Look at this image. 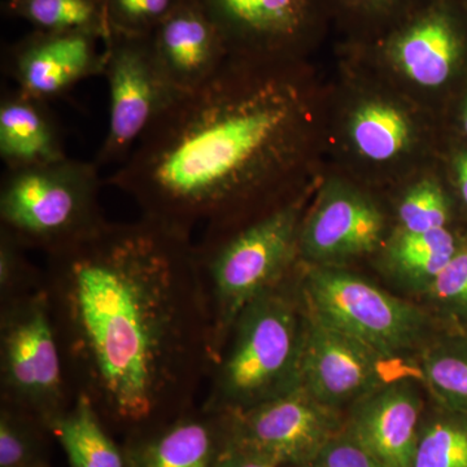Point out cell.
<instances>
[{
    "label": "cell",
    "mask_w": 467,
    "mask_h": 467,
    "mask_svg": "<svg viewBox=\"0 0 467 467\" xmlns=\"http://www.w3.org/2000/svg\"><path fill=\"white\" fill-rule=\"evenodd\" d=\"M149 36L156 61L180 95L204 85L230 57L223 36L196 0H180Z\"/></svg>",
    "instance_id": "14"
},
{
    "label": "cell",
    "mask_w": 467,
    "mask_h": 467,
    "mask_svg": "<svg viewBox=\"0 0 467 467\" xmlns=\"http://www.w3.org/2000/svg\"><path fill=\"white\" fill-rule=\"evenodd\" d=\"M425 291L439 308L467 313V247L457 250Z\"/></svg>",
    "instance_id": "30"
},
{
    "label": "cell",
    "mask_w": 467,
    "mask_h": 467,
    "mask_svg": "<svg viewBox=\"0 0 467 467\" xmlns=\"http://www.w3.org/2000/svg\"><path fill=\"white\" fill-rule=\"evenodd\" d=\"M33 467H51V466H50V463H48V465H39V466H33Z\"/></svg>",
    "instance_id": "36"
},
{
    "label": "cell",
    "mask_w": 467,
    "mask_h": 467,
    "mask_svg": "<svg viewBox=\"0 0 467 467\" xmlns=\"http://www.w3.org/2000/svg\"><path fill=\"white\" fill-rule=\"evenodd\" d=\"M315 467H386L346 431L334 436L317 459Z\"/></svg>",
    "instance_id": "31"
},
{
    "label": "cell",
    "mask_w": 467,
    "mask_h": 467,
    "mask_svg": "<svg viewBox=\"0 0 467 467\" xmlns=\"http://www.w3.org/2000/svg\"><path fill=\"white\" fill-rule=\"evenodd\" d=\"M48 427L24 411L0 405V467L48 465Z\"/></svg>",
    "instance_id": "23"
},
{
    "label": "cell",
    "mask_w": 467,
    "mask_h": 467,
    "mask_svg": "<svg viewBox=\"0 0 467 467\" xmlns=\"http://www.w3.org/2000/svg\"><path fill=\"white\" fill-rule=\"evenodd\" d=\"M285 61L230 55L171 104L106 183L143 216L192 236L238 229L288 205L279 195L301 110Z\"/></svg>",
    "instance_id": "2"
},
{
    "label": "cell",
    "mask_w": 467,
    "mask_h": 467,
    "mask_svg": "<svg viewBox=\"0 0 467 467\" xmlns=\"http://www.w3.org/2000/svg\"><path fill=\"white\" fill-rule=\"evenodd\" d=\"M227 444V414L202 407L122 441L129 467H217Z\"/></svg>",
    "instance_id": "16"
},
{
    "label": "cell",
    "mask_w": 467,
    "mask_h": 467,
    "mask_svg": "<svg viewBox=\"0 0 467 467\" xmlns=\"http://www.w3.org/2000/svg\"><path fill=\"white\" fill-rule=\"evenodd\" d=\"M423 401L410 380L380 384L355 402L344 427L386 467H413Z\"/></svg>",
    "instance_id": "15"
},
{
    "label": "cell",
    "mask_w": 467,
    "mask_h": 467,
    "mask_svg": "<svg viewBox=\"0 0 467 467\" xmlns=\"http://www.w3.org/2000/svg\"><path fill=\"white\" fill-rule=\"evenodd\" d=\"M0 158L5 169L36 167L67 158L60 126L47 101L16 88L3 92Z\"/></svg>",
    "instance_id": "18"
},
{
    "label": "cell",
    "mask_w": 467,
    "mask_h": 467,
    "mask_svg": "<svg viewBox=\"0 0 467 467\" xmlns=\"http://www.w3.org/2000/svg\"><path fill=\"white\" fill-rule=\"evenodd\" d=\"M227 418L229 441L276 467L312 465L344 430L339 409L322 404L303 386Z\"/></svg>",
    "instance_id": "9"
},
{
    "label": "cell",
    "mask_w": 467,
    "mask_h": 467,
    "mask_svg": "<svg viewBox=\"0 0 467 467\" xmlns=\"http://www.w3.org/2000/svg\"><path fill=\"white\" fill-rule=\"evenodd\" d=\"M383 230L382 213L373 202L356 193H333L301 227L299 248L316 263L352 259L376 250Z\"/></svg>",
    "instance_id": "17"
},
{
    "label": "cell",
    "mask_w": 467,
    "mask_h": 467,
    "mask_svg": "<svg viewBox=\"0 0 467 467\" xmlns=\"http://www.w3.org/2000/svg\"><path fill=\"white\" fill-rule=\"evenodd\" d=\"M444 192L434 181H422L409 190L399 207L401 232L425 233L442 229L448 223Z\"/></svg>",
    "instance_id": "28"
},
{
    "label": "cell",
    "mask_w": 467,
    "mask_h": 467,
    "mask_svg": "<svg viewBox=\"0 0 467 467\" xmlns=\"http://www.w3.org/2000/svg\"><path fill=\"white\" fill-rule=\"evenodd\" d=\"M217 467H276L259 454L236 447L229 441Z\"/></svg>",
    "instance_id": "32"
},
{
    "label": "cell",
    "mask_w": 467,
    "mask_h": 467,
    "mask_svg": "<svg viewBox=\"0 0 467 467\" xmlns=\"http://www.w3.org/2000/svg\"><path fill=\"white\" fill-rule=\"evenodd\" d=\"M301 467H315V466L309 465V466H301Z\"/></svg>",
    "instance_id": "37"
},
{
    "label": "cell",
    "mask_w": 467,
    "mask_h": 467,
    "mask_svg": "<svg viewBox=\"0 0 467 467\" xmlns=\"http://www.w3.org/2000/svg\"><path fill=\"white\" fill-rule=\"evenodd\" d=\"M301 386L322 404L339 409L380 386L378 356L306 308Z\"/></svg>",
    "instance_id": "13"
},
{
    "label": "cell",
    "mask_w": 467,
    "mask_h": 467,
    "mask_svg": "<svg viewBox=\"0 0 467 467\" xmlns=\"http://www.w3.org/2000/svg\"><path fill=\"white\" fill-rule=\"evenodd\" d=\"M431 0H326L350 21L367 26L391 24L392 30Z\"/></svg>",
    "instance_id": "29"
},
{
    "label": "cell",
    "mask_w": 467,
    "mask_h": 467,
    "mask_svg": "<svg viewBox=\"0 0 467 467\" xmlns=\"http://www.w3.org/2000/svg\"><path fill=\"white\" fill-rule=\"evenodd\" d=\"M103 48L109 128L95 162L119 167L180 94L156 61L150 36L110 33Z\"/></svg>",
    "instance_id": "8"
},
{
    "label": "cell",
    "mask_w": 467,
    "mask_h": 467,
    "mask_svg": "<svg viewBox=\"0 0 467 467\" xmlns=\"http://www.w3.org/2000/svg\"><path fill=\"white\" fill-rule=\"evenodd\" d=\"M350 135L362 156L373 161H389L410 143V122L391 104L370 101L353 115Z\"/></svg>",
    "instance_id": "21"
},
{
    "label": "cell",
    "mask_w": 467,
    "mask_h": 467,
    "mask_svg": "<svg viewBox=\"0 0 467 467\" xmlns=\"http://www.w3.org/2000/svg\"><path fill=\"white\" fill-rule=\"evenodd\" d=\"M457 250L456 239L445 227L425 233L400 232L387 251V260L399 279L425 291Z\"/></svg>",
    "instance_id": "20"
},
{
    "label": "cell",
    "mask_w": 467,
    "mask_h": 467,
    "mask_svg": "<svg viewBox=\"0 0 467 467\" xmlns=\"http://www.w3.org/2000/svg\"><path fill=\"white\" fill-rule=\"evenodd\" d=\"M463 129H465L466 134H467V104L465 112H463Z\"/></svg>",
    "instance_id": "34"
},
{
    "label": "cell",
    "mask_w": 467,
    "mask_h": 467,
    "mask_svg": "<svg viewBox=\"0 0 467 467\" xmlns=\"http://www.w3.org/2000/svg\"><path fill=\"white\" fill-rule=\"evenodd\" d=\"M456 174L461 196L467 204V152L460 153L459 158H457Z\"/></svg>",
    "instance_id": "33"
},
{
    "label": "cell",
    "mask_w": 467,
    "mask_h": 467,
    "mask_svg": "<svg viewBox=\"0 0 467 467\" xmlns=\"http://www.w3.org/2000/svg\"><path fill=\"white\" fill-rule=\"evenodd\" d=\"M5 8L34 29L109 36L103 0H5Z\"/></svg>",
    "instance_id": "22"
},
{
    "label": "cell",
    "mask_w": 467,
    "mask_h": 467,
    "mask_svg": "<svg viewBox=\"0 0 467 467\" xmlns=\"http://www.w3.org/2000/svg\"><path fill=\"white\" fill-rule=\"evenodd\" d=\"M287 281L288 275L234 322L208 377L205 410L236 413L301 386L306 313Z\"/></svg>",
    "instance_id": "3"
},
{
    "label": "cell",
    "mask_w": 467,
    "mask_h": 467,
    "mask_svg": "<svg viewBox=\"0 0 467 467\" xmlns=\"http://www.w3.org/2000/svg\"><path fill=\"white\" fill-rule=\"evenodd\" d=\"M42 270L70 387L110 432L196 407L213 355L192 235L143 214L106 220L46 254Z\"/></svg>",
    "instance_id": "1"
},
{
    "label": "cell",
    "mask_w": 467,
    "mask_h": 467,
    "mask_svg": "<svg viewBox=\"0 0 467 467\" xmlns=\"http://www.w3.org/2000/svg\"><path fill=\"white\" fill-rule=\"evenodd\" d=\"M460 3H461V5H463V7H465V9L467 11V0H460Z\"/></svg>",
    "instance_id": "35"
},
{
    "label": "cell",
    "mask_w": 467,
    "mask_h": 467,
    "mask_svg": "<svg viewBox=\"0 0 467 467\" xmlns=\"http://www.w3.org/2000/svg\"><path fill=\"white\" fill-rule=\"evenodd\" d=\"M423 379L441 400L467 408V353L431 347L420 359Z\"/></svg>",
    "instance_id": "25"
},
{
    "label": "cell",
    "mask_w": 467,
    "mask_h": 467,
    "mask_svg": "<svg viewBox=\"0 0 467 467\" xmlns=\"http://www.w3.org/2000/svg\"><path fill=\"white\" fill-rule=\"evenodd\" d=\"M230 55L288 58L317 32L326 0H196Z\"/></svg>",
    "instance_id": "10"
},
{
    "label": "cell",
    "mask_w": 467,
    "mask_h": 467,
    "mask_svg": "<svg viewBox=\"0 0 467 467\" xmlns=\"http://www.w3.org/2000/svg\"><path fill=\"white\" fill-rule=\"evenodd\" d=\"M387 54L417 85H444L467 54L465 7L460 0H431L389 33Z\"/></svg>",
    "instance_id": "12"
},
{
    "label": "cell",
    "mask_w": 467,
    "mask_h": 467,
    "mask_svg": "<svg viewBox=\"0 0 467 467\" xmlns=\"http://www.w3.org/2000/svg\"><path fill=\"white\" fill-rule=\"evenodd\" d=\"M178 2L180 0H103L109 36L117 33L149 36Z\"/></svg>",
    "instance_id": "26"
},
{
    "label": "cell",
    "mask_w": 467,
    "mask_h": 467,
    "mask_svg": "<svg viewBox=\"0 0 467 467\" xmlns=\"http://www.w3.org/2000/svg\"><path fill=\"white\" fill-rule=\"evenodd\" d=\"M299 234L300 209L294 202L238 229L202 234L195 242L213 364L242 310L290 273Z\"/></svg>",
    "instance_id": "4"
},
{
    "label": "cell",
    "mask_w": 467,
    "mask_h": 467,
    "mask_svg": "<svg viewBox=\"0 0 467 467\" xmlns=\"http://www.w3.org/2000/svg\"><path fill=\"white\" fill-rule=\"evenodd\" d=\"M103 5H104V3H103Z\"/></svg>",
    "instance_id": "38"
},
{
    "label": "cell",
    "mask_w": 467,
    "mask_h": 467,
    "mask_svg": "<svg viewBox=\"0 0 467 467\" xmlns=\"http://www.w3.org/2000/svg\"><path fill=\"white\" fill-rule=\"evenodd\" d=\"M413 467H467V420L445 416L423 423Z\"/></svg>",
    "instance_id": "24"
},
{
    "label": "cell",
    "mask_w": 467,
    "mask_h": 467,
    "mask_svg": "<svg viewBox=\"0 0 467 467\" xmlns=\"http://www.w3.org/2000/svg\"><path fill=\"white\" fill-rule=\"evenodd\" d=\"M103 38L88 32L34 29L5 52V67L17 90L47 101L103 75Z\"/></svg>",
    "instance_id": "11"
},
{
    "label": "cell",
    "mask_w": 467,
    "mask_h": 467,
    "mask_svg": "<svg viewBox=\"0 0 467 467\" xmlns=\"http://www.w3.org/2000/svg\"><path fill=\"white\" fill-rule=\"evenodd\" d=\"M26 248L0 229V304L26 296L43 285V270L27 259Z\"/></svg>",
    "instance_id": "27"
},
{
    "label": "cell",
    "mask_w": 467,
    "mask_h": 467,
    "mask_svg": "<svg viewBox=\"0 0 467 467\" xmlns=\"http://www.w3.org/2000/svg\"><path fill=\"white\" fill-rule=\"evenodd\" d=\"M97 162L66 159L5 169L0 183V229L26 250L43 254L69 244L106 221Z\"/></svg>",
    "instance_id": "5"
},
{
    "label": "cell",
    "mask_w": 467,
    "mask_h": 467,
    "mask_svg": "<svg viewBox=\"0 0 467 467\" xmlns=\"http://www.w3.org/2000/svg\"><path fill=\"white\" fill-rule=\"evenodd\" d=\"M306 308L378 356L416 347L425 337V312L361 276L315 267L301 285Z\"/></svg>",
    "instance_id": "7"
},
{
    "label": "cell",
    "mask_w": 467,
    "mask_h": 467,
    "mask_svg": "<svg viewBox=\"0 0 467 467\" xmlns=\"http://www.w3.org/2000/svg\"><path fill=\"white\" fill-rule=\"evenodd\" d=\"M50 431L60 442L69 467H129L124 445L113 439L85 396L76 395L66 413L51 423Z\"/></svg>",
    "instance_id": "19"
},
{
    "label": "cell",
    "mask_w": 467,
    "mask_h": 467,
    "mask_svg": "<svg viewBox=\"0 0 467 467\" xmlns=\"http://www.w3.org/2000/svg\"><path fill=\"white\" fill-rule=\"evenodd\" d=\"M75 398L45 287L0 304V405L50 430Z\"/></svg>",
    "instance_id": "6"
}]
</instances>
